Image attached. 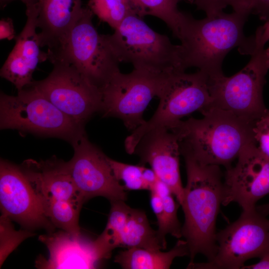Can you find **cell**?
Returning a JSON list of instances; mask_svg holds the SVG:
<instances>
[{
    "instance_id": "35",
    "label": "cell",
    "mask_w": 269,
    "mask_h": 269,
    "mask_svg": "<svg viewBox=\"0 0 269 269\" xmlns=\"http://www.w3.org/2000/svg\"><path fill=\"white\" fill-rule=\"evenodd\" d=\"M16 0H0V5L1 8L5 7L7 4ZM25 4L26 8L37 5L38 0H19Z\"/></svg>"
},
{
    "instance_id": "31",
    "label": "cell",
    "mask_w": 269,
    "mask_h": 269,
    "mask_svg": "<svg viewBox=\"0 0 269 269\" xmlns=\"http://www.w3.org/2000/svg\"><path fill=\"white\" fill-rule=\"evenodd\" d=\"M247 11L256 14L263 20L269 19V0H245Z\"/></svg>"
},
{
    "instance_id": "22",
    "label": "cell",
    "mask_w": 269,
    "mask_h": 269,
    "mask_svg": "<svg viewBox=\"0 0 269 269\" xmlns=\"http://www.w3.org/2000/svg\"><path fill=\"white\" fill-rule=\"evenodd\" d=\"M162 249L156 231L150 227L143 211L132 208L128 221L120 234V247Z\"/></svg>"
},
{
    "instance_id": "26",
    "label": "cell",
    "mask_w": 269,
    "mask_h": 269,
    "mask_svg": "<svg viewBox=\"0 0 269 269\" xmlns=\"http://www.w3.org/2000/svg\"><path fill=\"white\" fill-rule=\"evenodd\" d=\"M108 220L102 234L115 247H120V234L129 218L132 208L125 201L111 202Z\"/></svg>"
},
{
    "instance_id": "4",
    "label": "cell",
    "mask_w": 269,
    "mask_h": 269,
    "mask_svg": "<svg viewBox=\"0 0 269 269\" xmlns=\"http://www.w3.org/2000/svg\"><path fill=\"white\" fill-rule=\"evenodd\" d=\"M256 44L251 58L239 72L231 77L223 73L209 77L211 107L229 112L254 123L268 109L263 91L269 70V25L259 28L255 35Z\"/></svg>"
},
{
    "instance_id": "16",
    "label": "cell",
    "mask_w": 269,
    "mask_h": 269,
    "mask_svg": "<svg viewBox=\"0 0 269 269\" xmlns=\"http://www.w3.org/2000/svg\"><path fill=\"white\" fill-rule=\"evenodd\" d=\"M37 5L26 8L27 19L15 44L3 64L0 76L12 83L18 91L30 86L38 64L48 59L47 53L40 48L37 31Z\"/></svg>"
},
{
    "instance_id": "19",
    "label": "cell",
    "mask_w": 269,
    "mask_h": 269,
    "mask_svg": "<svg viewBox=\"0 0 269 269\" xmlns=\"http://www.w3.org/2000/svg\"><path fill=\"white\" fill-rule=\"evenodd\" d=\"M47 247L49 256L35 262L38 269H95L100 259L94 244L80 235L75 236L64 231L39 237Z\"/></svg>"
},
{
    "instance_id": "6",
    "label": "cell",
    "mask_w": 269,
    "mask_h": 269,
    "mask_svg": "<svg viewBox=\"0 0 269 269\" xmlns=\"http://www.w3.org/2000/svg\"><path fill=\"white\" fill-rule=\"evenodd\" d=\"M158 98L159 104L151 118L126 137L125 147L129 154H133L138 141L150 130L173 128L183 117L210 107L209 76L199 70L193 73L174 70L166 78Z\"/></svg>"
},
{
    "instance_id": "20",
    "label": "cell",
    "mask_w": 269,
    "mask_h": 269,
    "mask_svg": "<svg viewBox=\"0 0 269 269\" xmlns=\"http://www.w3.org/2000/svg\"><path fill=\"white\" fill-rule=\"evenodd\" d=\"M189 255L186 241L178 240L170 251L132 247L120 252L114 262L125 269H168L175 258Z\"/></svg>"
},
{
    "instance_id": "13",
    "label": "cell",
    "mask_w": 269,
    "mask_h": 269,
    "mask_svg": "<svg viewBox=\"0 0 269 269\" xmlns=\"http://www.w3.org/2000/svg\"><path fill=\"white\" fill-rule=\"evenodd\" d=\"M237 158L236 165L226 169L222 204L236 202L243 211H253L257 202L269 193V158L255 142L246 146Z\"/></svg>"
},
{
    "instance_id": "28",
    "label": "cell",
    "mask_w": 269,
    "mask_h": 269,
    "mask_svg": "<svg viewBox=\"0 0 269 269\" xmlns=\"http://www.w3.org/2000/svg\"><path fill=\"white\" fill-rule=\"evenodd\" d=\"M34 234L26 230L14 229L11 220L1 215L0 218V265L23 241Z\"/></svg>"
},
{
    "instance_id": "32",
    "label": "cell",
    "mask_w": 269,
    "mask_h": 269,
    "mask_svg": "<svg viewBox=\"0 0 269 269\" xmlns=\"http://www.w3.org/2000/svg\"><path fill=\"white\" fill-rule=\"evenodd\" d=\"M15 31L12 20L10 18H2L0 21V39L10 40L15 38Z\"/></svg>"
},
{
    "instance_id": "9",
    "label": "cell",
    "mask_w": 269,
    "mask_h": 269,
    "mask_svg": "<svg viewBox=\"0 0 269 269\" xmlns=\"http://www.w3.org/2000/svg\"><path fill=\"white\" fill-rule=\"evenodd\" d=\"M170 73L135 69L127 74L117 72L100 89L103 117L120 119L128 130L133 131L144 122V112L151 100L158 97Z\"/></svg>"
},
{
    "instance_id": "24",
    "label": "cell",
    "mask_w": 269,
    "mask_h": 269,
    "mask_svg": "<svg viewBox=\"0 0 269 269\" xmlns=\"http://www.w3.org/2000/svg\"><path fill=\"white\" fill-rule=\"evenodd\" d=\"M40 199L45 216L55 227L75 236L81 235L79 216L82 207L67 201Z\"/></svg>"
},
{
    "instance_id": "2",
    "label": "cell",
    "mask_w": 269,
    "mask_h": 269,
    "mask_svg": "<svg viewBox=\"0 0 269 269\" xmlns=\"http://www.w3.org/2000/svg\"><path fill=\"white\" fill-rule=\"evenodd\" d=\"M201 113L202 119L181 120L173 128L179 136L181 154L227 169L246 146L255 142L254 123L211 107Z\"/></svg>"
},
{
    "instance_id": "8",
    "label": "cell",
    "mask_w": 269,
    "mask_h": 269,
    "mask_svg": "<svg viewBox=\"0 0 269 269\" xmlns=\"http://www.w3.org/2000/svg\"><path fill=\"white\" fill-rule=\"evenodd\" d=\"M94 14L87 6L70 30L58 54L50 61L61 60L73 66L91 84L99 89L120 71V63L104 34L92 22Z\"/></svg>"
},
{
    "instance_id": "23",
    "label": "cell",
    "mask_w": 269,
    "mask_h": 269,
    "mask_svg": "<svg viewBox=\"0 0 269 269\" xmlns=\"http://www.w3.org/2000/svg\"><path fill=\"white\" fill-rule=\"evenodd\" d=\"M150 192V204L158 225L157 236L162 250H165L167 247V234H170L178 239L182 237V227L177 217V210L180 205L174 200L172 192L162 196L153 191Z\"/></svg>"
},
{
    "instance_id": "29",
    "label": "cell",
    "mask_w": 269,
    "mask_h": 269,
    "mask_svg": "<svg viewBox=\"0 0 269 269\" xmlns=\"http://www.w3.org/2000/svg\"><path fill=\"white\" fill-rule=\"evenodd\" d=\"M193 3L198 9L205 11L208 16L223 12L228 6H231L234 11L250 14L246 9L245 0H194Z\"/></svg>"
},
{
    "instance_id": "34",
    "label": "cell",
    "mask_w": 269,
    "mask_h": 269,
    "mask_svg": "<svg viewBox=\"0 0 269 269\" xmlns=\"http://www.w3.org/2000/svg\"><path fill=\"white\" fill-rule=\"evenodd\" d=\"M269 269V254L260 258V261L253 265L244 266L242 269Z\"/></svg>"
},
{
    "instance_id": "27",
    "label": "cell",
    "mask_w": 269,
    "mask_h": 269,
    "mask_svg": "<svg viewBox=\"0 0 269 269\" xmlns=\"http://www.w3.org/2000/svg\"><path fill=\"white\" fill-rule=\"evenodd\" d=\"M108 161L115 177L120 182L122 181L126 190H148L142 175L144 165L124 163L109 157Z\"/></svg>"
},
{
    "instance_id": "21",
    "label": "cell",
    "mask_w": 269,
    "mask_h": 269,
    "mask_svg": "<svg viewBox=\"0 0 269 269\" xmlns=\"http://www.w3.org/2000/svg\"><path fill=\"white\" fill-rule=\"evenodd\" d=\"M194 0H130L135 13L143 18L151 15L165 22L173 35L179 39L189 14L180 11L178 3L182 1L193 3Z\"/></svg>"
},
{
    "instance_id": "1",
    "label": "cell",
    "mask_w": 269,
    "mask_h": 269,
    "mask_svg": "<svg viewBox=\"0 0 269 269\" xmlns=\"http://www.w3.org/2000/svg\"><path fill=\"white\" fill-rule=\"evenodd\" d=\"M249 15L223 11L196 19L189 14L178 39L183 68L196 67L212 77L223 74V60L234 48L238 47L242 54L251 55L256 47V37H246L243 30Z\"/></svg>"
},
{
    "instance_id": "17",
    "label": "cell",
    "mask_w": 269,
    "mask_h": 269,
    "mask_svg": "<svg viewBox=\"0 0 269 269\" xmlns=\"http://www.w3.org/2000/svg\"><path fill=\"white\" fill-rule=\"evenodd\" d=\"M84 8L82 0H38V35L41 47L47 48L48 60L58 54Z\"/></svg>"
},
{
    "instance_id": "7",
    "label": "cell",
    "mask_w": 269,
    "mask_h": 269,
    "mask_svg": "<svg viewBox=\"0 0 269 269\" xmlns=\"http://www.w3.org/2000/svg\"><path fill=\"white\" fill-rule=\"evenodd\" d=\"M16 96L0 95V128L14 129L64 139L71 143L85 132L82 126L66 115L32 86Z\"/></svg>"
},
{
    "instance_id": "18",
    "label": "cell",
    "mask_w": 269,
    "mask_h": 269,
    "mask_svg": "<svg viewBox=\"0 0 269 269\" xmlns=\"http://www.w3.org/2000/svg\"><path fill=\"white\" fill-rule=\"evenodd\" d=\"M20 168L40 198L67 201L81 207L85 202L66 162L54 158L39 161L30 159Z\"/></svg>"
},
{
    "instance_id": "3",
    "label": "cell",
    "mask_w": 269,
    "mask_h": 269,
    "mask_svg": "<svg viewBox=\"0 0 269 269\" xmlns=\"http://www.w3.org/2000/svg\"><path fill=\"white\" fill-rule=\"evenodd\" d=\"M183 156L187 183L181 204L185 216L182 235L188 244L191 264L198 254L209 261L217 253L216 223L222 203L223 182L219 165L202 164L190 156Z\"/></svg>"
},
{
    "instance_id": "14",
    "label": "cell",
    "mask_w": 269,
    "mask_h": 269,
    "mask_svg": "<svg viewBox=\"0 0 269 269\" xmlns=\"http://www.w3.org/2000/svg\"><path fill=\"white\" fill-rule=\"evenodd\" d=\"M0 206L2 214L24 228L55 226L45 216L40 197L21 169L3 159L0 163Z\"/></svg>"
},
{
    "instance_id": "30",
    "label": "cell",
    "mask_w": 269,
    "mask_h": 269,
    "mask_svg": "<svg viewBox=\"0 0 269 269\" xmlns=\"http://www.w3.org/2000/svg\"><path fill=\"white\" fill-rule=\"evenodd\" d=\"M254 138L259 151L269 158V110L262 115L254 124Z\"/></svg>"
},
{
    "instance_id": "11",
    "label": "cell",
    "mask_w": 269,
    "mask_h": 269,
    "mask_svg": "<svg viewBox=\"0 0 269 269\" xmlns=\"http://www.w3.org/2000/svg\"><path fill=\"white\" fill-rule=\"evenodd\" d=\"M47 77L32 86L58 109L79 124H85L101 111L100 90L87 80L72 65L61 60L52 62Z\"/></svg>"
},
{
    "instance_id": "25",
    "label": "cell",
    "mask_w": 269,
    "mask_h": 269,
    "mask_svg": "<svg viewBox=\"0 0 269 269\" xmlns=\"http://www.w3.org/2000/svg\"><path fill=\"white\" fill-rule=\"evenodd\" d=\"M87 7L114 29L129 14H136L130 0H88Z\"/></svg>"
},
{
    "instance_id": "36",
    "label": "cell",
    "mask_w": 269,
    "mask_h": 269,
    "mask_svg": "<svg viewBox=\"0 0 269 269\" xmlns=\"http://www.w3.org/2000/svg\"><path fill=\"white\" fill-rule=\"evenodd\" d=\"M256 209L260 214L266 216L269 214V203L256 206Z\"/></svg>"
},
{
    "instance_id": "15",
    "label": "cell",
    "mask_w": 269,
    "mask_h": 269,
    "mask_svg": "<svg viewBox=\"0 0 269 269\" xmlns=\"http://www.w3.org/2000/svg\"><path fill=\"white\" fill-rule=\"evenodd\" d=\"M133 154L139 157V165L151 166L158 178L169 186L181 206L184 187L179 170V138L176 131L166 128L150 130L138 141Z\"/></svg>"
},
{
    "instance_id": "10",
    "label": "cell",
    "mask_w": 269,
    "mask_h": 269,
    "mask_svg": "<svg viewBox=\"0 0 269 269\" xmlns=\"http://www.w3.org/2000/svg\"><path fill=\"white\" fill-rule=\"evenodd\" d=\"M217 251L212 260L192 263L189 269H240L251 259L269 254V220L257 210L242 212L239 218L216 233Z\"/></svg>"
},
{
    "instance_id": "33",
    "label": "cell",
    "mask_w": 269,
    "mask_h": 269,
    "mask_svg": "<svg viewBox=\"0 0 269 269\" xmlns=\"http://www.w3.org/2000/svg\"><path fill=\"white\" fill-rule=\"evenodd\" d=\"M142 175L143 179L148 187L150 191L159 179L152 168L149 169L144 167Z\"/></svg>"
},
{
    "instance_id": "5",
    "label": "cell",
    "mask_w": 269,
    "mask_h": 269,
    "mask_svg": "<svg viewBox=\"0 0 269 269\" xmlns=\"http://www.w3.org/2000/svg\"><path fill=\"white\" fill-rule=\"evenodd\" d=\"M104 35L118 61L132 64L134 69L163 74L185 70L180 44H173L135 13L127 16L112 34Z\"/></svg>"
},
{
    "instance_id": "12",
    "label": "cell",
    "mask_w": 269,
    "mask_h": 269,
    "mask_svg": "<svg viewBox=\"0 0 269 269\" xmlns=\"http://www.w3.org/2000/svg\"><path fill=\"white\" fill-rule=\"evenodd\" d=\"M71 144L72 158L66 162L68 169L85 201L102 196L110 202L127 199V191L115 177L107 156L88 139L85 132Z\"/></svg>"
}]
</instances>
